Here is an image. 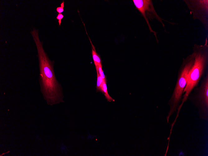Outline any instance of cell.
Returning a JSON list of instances; mask_svg holds the SVG:
<instances>
[{"label": "cell", "mask_w": 208, "mask_h": 156, "mask_svg": "<svg viewBox=\"0 0 208 156\" xmlns=\"http://www.w3.org/2000/svg\"><path fill=\"white\" fill-rule=\"evenodd\" d=\"M106 82V81H103L102 85V92L104 93L105 96L108 101H114V100L111 97L108 93Z\"/></svg>", "instance_id": "obj_9"}, {"label": "cell", "mask_w": 208, "mask_h": 156, "mask_svg": "<svg viewBox=\"0 0 208 156\" xmlns=\"http://www.w3.org/2000/svg\"><path fill=\"white\" fill-rule=\"evenodd\" d=\"M136 8L139 11L146 20L151 32L154 33L157 39L156 33L152 29L149 24V20L156 18L161 22L163 26L164 25L162 22V20L157 14L153 5L152 1L150 0H133Z\"/></svg>", "instance_id": "obj_5"}, {"label": "cell", "mask_w": 208, "mask_h": 156, "mask_svg": "<svg viewBox=\"0 0 208 156\" xmlns=\"http://www.w3.org/2000/svg\"><path fill=\"white\" fill-rule=\"evenodd\" d=\"M97 84L96 86L97 91L102 92V85L103 80L100 75L99 72H97Z\"/></svg>", "instance_id": "obj_8"}, {"label": "cell", "mask_w": 208, "mask_h": 156, "mask_svg": "<svg viewBox=\"0 0 208 156\" xmlns=\"http://www.w3.org/2000/svg\"><path fill=\"white\" fill-rule=\"evenodd\" d=\"M194 58L195 54L193 51L191 54L183 59L182 62L179 69L175 87L168 103L169 110L167 117L168 123L169 122L170 116L176 112L181 102L183 91L187 83V76L193 64Z\"/></svg>", "instance_id": "obj_3"}, {"label": "cell", "mask_w": 208, "mask_h": 156, "mask_svg": "<svg viewBox=\"0 0 208 156\" xmlns=\"http://www.w3.org/2000/svg\"><path fill=\"white\" fill-rule=\"evenodd\" d=\"M64 16L62 13H59L56 17V18L58 20L59 25L60 26L61 23V20L64 17Z\"/></svg>", "instance_id": "obj_11"}, {"label": "cell", "mask_w": 208, "mask_h": 156, "mask_svg": "<svg viewBox=\"0 0 208 156\" xmlns=\"http://www.w3.org/2000/svg\"><path fill=\"white\" fill-rule=\"evenodd\" d=\"M188 99L197 108L200 119L208 120V73L201 80L199 86L193 89Z\"/></svg>", "instance_id": "obj_4"}, {"label": "cell", "mask_w": 208, "mask_h": 156, "mask_svg": "<svg viewBox=\"0 0 208 156\" xmlns=\"http://www.w3.org/2000/svg\"><path fill=\"white\" fill-rule=\"evenodd\" d=\"M64 2L63 1L60 4V7H57L56 10L59 13H61L64 11Z\"/></svg>", "instance_id": "obj_10"}, {"label": "cell", "mask_w": 208, "mask_h": 156, "mask_svg": "<svg viewBox=\"0 0 208 156\" xmlns=\"http://www.w3.org/2000/svg\"><path fill=\"white\" fill-rule=\"evenodd\" d=\"M91 45H92V54L93 59L95 65L97 72H99L98 66L99 64H102V61L100 56L97 53L95 47L92 43Z\"/></svg>", "instance_id": "obj_7"}, {"label": "cell", "mask_w": 208, "mask_h": 156, "mask_svg": "<svg viewBox=\"0 0 208 156\" xmlns=\"http://www.w3.org/2000/svg\"><path fill=\"white\" fill-rule=\"evenodd\" d=\"M207 38L204 45L195 44L193 47V51L195 54L194 61L188 74L187 83L183 90L184 94L181 103L177 109L175 122L178 116L180 110L184 103L187 100L190 94L196 87L202 76L204 74L208 63V45Z\"/></svg>", "instance_id": "obj_2"}, {"label": "cell", "mask_w": 208, "mask_h": 156, "mask_svg": "<svg viewBox=\"0 0 208 156\" xmlns=\"http://www.w3.org/2000/svg\"><path fill=\"white\" fill-rule=\"evenodd\" d=\"M192 13L194 19H198L208 29V0H184Z\"/></svg>", "instance_id": "obj_6"}, {"label": "cell", "mask_w": 208, "mask_h": 156, "mask_svg": "<svg viewBox=\"0 0 208 156\" xmlns=\"http://www.w3.org/2000/svg\"><path fill=\"white\" fill-rule=\"evenodd\" d=\"M37 50L39 67V81L40 90L47 103L50 105L64 102L62 87L57 80L54 69V61L49 58L39 36L38 29L31 31Z\"/></svg>", "instance_id": "obj_1"}]
</instances>
